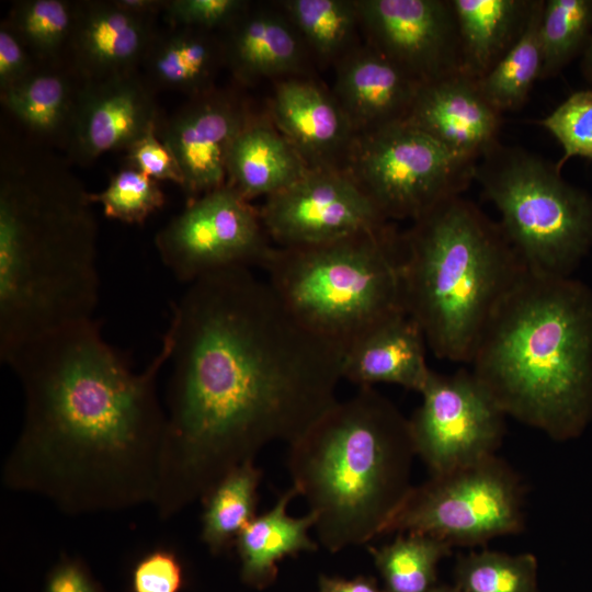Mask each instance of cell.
Segmentation results:
<instances>
[{"label":"cell","mask_w":592,"mask_h":592,"mask_svg":"<svg viewBox=\"0 0 592 592\" xmlns=\"http://www.w3.org/2000/svg\"><path fill=\"white\" fill-rule=\"evenodd\" d=\"M171 375L152 503L172 517L273 442L291 444L338 399L343 351L301 326L265 278L232 267L171 305Z\"/></svg>","instance_id":"6da1fadb"},{"label":"cell","mask_w":592,"mask_h":592,"mask_svg":"<svg viewBox=\"0 0 592 592\" xmlns=\"http://www.w3.org/2000/svg\"><path fill=\"white\" fill-rule=\"evenodd\" d=\"M170 342L141 372L95 318L52 332L5 363L23 391L20 433L2 468L12 491L70 515L115 512L157 496L167 414L157 390Z\"/></svg>","instance_id":"7a4b0ae2"},{"label":"cell","mask_w":592,"mask_h":592,"mask_svg":"<svg viewBox=\"0 0 592 592\" xmlns=\"http://www.w3.org/2000/svg\"><path fill=\"white\" fill-rule=\"evenodd\" d=\"M0 177V358L94 318L98 225L89 192L54 160L5 155Z\"/></svg>","instance_id":"3957f363"},{"label":"cell","mask_w":592,"mask_h":592,"mask_svg":"<svg viewBox=\"0 0 592 592\" xmlns=\"http://www.w3.org/2000/svg\"><path fill=\"white\" fill-rule=\"evenodd\" d=\"M469 364L506 415L557 441L579 437L592 421V289L525 271Z\"/></svg>","instance_id":"277c9868"},{"label":"cell","mask_w":592,"mask_h":592,"mask_svg":"<svg viewBox=\"0 0 592 592\" xmlns=\"http://www.w3.org/2000/svg\"><path fill=\"white\" fill-rule=\"evenodd\" d=\"M409 419L374 387L337 400L288 444L287 468L331 553L384 531L410 490Z\"/></svg>","instance_id":"5b68a950"},{"label":"cell","mask_w":592,"mask_h":592,"mask_svg":"<svg viewBox=\"0 0 592 592\" xmlns=\"http://www.w3.org/2000/svg\"><path fill=\"white\" fill-rule=\"evenodd\" d=\"M525 271L500 224L462 195L401 235L403 308L437 358L470 363L494 309Z\"/></svg>","instance_id":"8992f818"},{"label":"cell","mask_w":592,"mask_h":592,"mask_svg":"<svg viewBox=\"0 0 592 592\" xmlns=\"http://www.w3.org/2000/svg\"><path fill=\"white\" fill-rule=\"evenodd\" d=\"M261 270L288 312L342 351L405 311L401 235L390 225L319 246L273 247Z\"/></svg>","instance_id":"52a82bcc"},{"label":"cell","mask_w":592,"mask_h":592,"mask_svg":"<svg viewBox=\"0 0 592 592\" xmlns=\"http://www.w3.org/2000/svg\"><path fill=\"white\" fill-rule=\"evenodd\" d=\"M474 180L526 271L568 277L592 250V196L556 163L498 141L477 160Z\"/></svg>","instance_id":"ba28073f"},{"label":"cell","mask_w":592,"mask_h":592,"mask_svg":"<svg viewBox=\"0 0 592 592\" xmlns=\"http://www.w3.org/2000/svg\"><path fill=\"white\" fill-rule=\"evenodd\" d=\"M476 162L405 121L361 133L349 173L388 221H413L462 195L474 180Z\"/></svg>","instance_id":"9c48e42d"},{"label":"cell","mask_w":592,"mask_h":592,"mask_svg":"<svg viewBox=\"0 0 592 592\" xmlns=\"http://www.w3.org/2000/svg\"><path fill=\"white\" fill-rule=\"evenodd\" d=\"M522 527L520 481L492 455L412 487L384 534L418 533L471 546Z\"/></svg>","instance_id":"30bf717a"},{"label":"cell","mask_w":592,"mask_h":592,"mask_svg":"<svg viewBox=\"0 0 592 592\" xmlns=\"http://www.w3.org/2000/svg\"><path fill=\"white\" fill-rule=\"evenodd\" d=\"M163 265L182 283L232 269H262L274 246L260 212L228 184L187 202L155 237Z\"/></svg>","instance_id":"8fae6325"},{"label":"cell","mask_w":592,"mask_h":592,"mask_svg":"<svg viewBox=\"0 0 592 592\" xmlns=\"http://www.w3.org/2000/svg\"><path fill=\"white\" fill-rule=\"evenodd\" d=\"M421 405L409 418L415 454L432 475L448 473L493 455L506 414L473 371L431 373Z\"/></svg>","instance_id":"7c38bea8"},{"label":"cell","mask_w":592,"mask_h":592,"mask_svg":"<svg viewBox=\"0 0 592 592\" xmlns=\"http://www.w3.org/2000/svg\"><path fill=\"white\" fill-rule=\"evenodd\" d=\"M264 229L275 247L330 243L385 229L390 224L349 172L310 168L260 208Z\"/></svg>","instance_id":"4fadbf2b"},{"label":"cell","mask_w":592,"mask_h":592,"mask_svg":"<svg viewBox=\"0 0 592 592\" xmlns=\"http://www.w3.org/2000/svg\"><path fill=\"white\" fill-rule=\"evenodd\" d=\"M369 46L421 84L463 72L452 0H357Z\"/></svg>","instance_id":"5bb4252c"},{"label":"cell","mask_w":592,"mask_h":592,"mask_svg":"<svg viewBox=\"0 0 592 592\" xmlns=\"http://www.w3.org/2000/svg\"><path fill=\"white\" fill-rule=\"evenodd\" d=\"M158 124L152 87L137 71L82 80L65 146L73 161L84 164L127 149Z\"/></svg>","instance_id":"9a60e30c"},{"label":"cell","mask_w":592,"mask_h":592,"mask_svg":"<svg viewBox=\"0 0 592 592\" xmlns=\"http://www.w3.org/2000/svg\"><path fill=\"white\" fill-rule=\"evenodd\" d=\"M249 119L237 101L213 89L158 124L157 134L174 155L190 200L226 184L230 147Z\"/></svg>","instance_id":"2e32d148"},{"label":"cell","mask_w":592,"mask_h":592,"mask_svg":"<svg viewBox=\"0 0 592 592\" xmlns=\"http://www.w3.org/2000/svg\"><path fill=\"white\" fill-rule=\"evenodd\" d=\"M499 113L464 72L421 84L406 122L454 153L477 161L498 143Z\"/></svg>","instance_id":"e0dca14e"},{"label":"cell","mask_w":592,"mask_h":592,"mask_svg":"<svg viewBox=\"0 0 592 592\" xmlns=\"http://www.w3.org/2000/svg\"><path fill=\"white\" fill-rule=\"evenodd\" d=\"M151 20L113 1L77 4L69 45L71 68L83 81L136 71L156 34Z\"/></svg>","instance_id":"ac0fdd59"},{"label":"cell","mask_w":592,"mask_h":592,"mask_svg":"<svg viewBox=\"0 0 592 592\" xmlns=\"http://www.w3.org/2000/svg\"><path fill=\"white\" fill-rule=\"evenodd\" d=\"M421 83L372 46L349 52L337 71L335 99L353 128L366 133L405 122Z\"/></svg>","instance_id":"d6986e66"},{"label":"cell","mask_w":592,"mask_h":592,"mask_svg":"<svg viewBox=\"0 0 592 592\" xmlns=\"http://www.w3.org/2000/svg\"><path fill=\"white\" fill-rule=\"evenodd\" d=\"M425 335L406 311L377 323L343 350L342 379L360 387L395 384L421 392L432 369Z\"/></svg>","instance_id":"ffe728a7"},{"label":"cell","mask_w":592,"mask_h":592,"mask_svg":"<svg viewBox=\"0 0 592 592\" xmlns=\"http://www.w3.org/2000/svg\"><path fill=\"white\" fill-rule=\"evenodd\" d=\"M281 134L309 167H333L330 159L352 145L353 125L334 96L310 80L281 81L272 99Z\"/></svg>","instance_id":"44dd1931"},{"label":"cell","mask_w":592,"mask_h":592,"mask_svg":"<svg viewBox=\"0 0 592 592\" xmlns=\"http://www.w3.org/2000/svg\"><path fill=\"white\" fill-rule=\"evenodd\" d=\"M227 29L225 61L240 80L285 76L303 65L305 43L282 10L248 7Z\"/></svg>","instance_id":"7402d4cb"},{"label":"cell","mask_w":592,"mask_h":592,"mask_svg":"<svg viewBox=\"0 0 592 592\" xmlns=\"http://www.w3.org/2000/svg\"><path fill=\"white\" fill-rule=\"evenodd\" d=\"M310 168L275 128L249 119L230 147L226 184L250 202L285 190Z\"/></svg>","instance_id":"603a6c76"},{"label":"cell","mask_w":592,"mask_h":592,"mask_svg":"<svg viewBox=\"0 0 592 592\" xmlns=\"http://www.w3.org/2000/svg\"><path fill=\"white\" fill-rule=\"evenodd\" d=\"M298 496L295 487L286 490L274 506L257 515L238 535L235 546L240 560V578L247 585L262 590L277 576V562L301 551L317 550L308 536L316 525L312 512L295 519L287 514L289 502Z\"/></svg>","instance_id":"cb8c5ba5"},{"label":"cell","mask_w":592,"mask_h":592,"mask_svg":"<svg viewBox=\"0 0 592 592\" xmlns=\"http://www.w3.org/2000/svg\"><path fill=\"white\" fill-rule=\"evenodd\" d=\"M536 0H452L457 20L463 72L479 79L524 32Z\"/></svg>","instance_id":"d4e9b609"},{"label":"cell","mask_w":592,"mask_h":592,"mask_svg":"<svg viewBox=\"0 0 592 592\" xmlns=\"http://www.w3.org/2000/svg\"><path fill=\"white\" fill-rule=\"evenodd\" d=\"M221 60L223 43L212 31L170 26L156 32L143 64L152 88L193 98L214 89L213 80Z\"/></svg>","instance_id":"484cf974"},{"label":"cell","mask_w":592,"mask_h":592,"mask_svg":"<svg viewBox=\"0 0 592 592\" xmlns=\"http://www.w3.org/2000/svg\"><path fill=\"white\" fill-rule=\"evenodd\" d=\"M81 83L72 68H35L1 91V102L33 135L66 145Z\"/></svg>","instance_id":"4316f807"},{"label":"cell","mask_w":592,"mask_h":592,"mask_svg":"<svg viewBox=\"0 0 592 592\" xmlns=\"http://www.w3.org/2000/svg\"><path fill=\"white\" fill-rule=\"evenodd\" d=\"M262 470L246 463L215 485L203 503L201 537L218 555L235 545L241 531L257 516L258 487Z\"/></svg>","instance_id":"83f0119b"},{"label":"cell","mask_w":592,"mask_h":592,"mask_svg":"<svg viewBox=\"0 0 592 592\" xmlns=\"http://www.w3.org/2000/svg\"><path fill=\"white\" fill-rule=\"evenodd\" d=\"M544 0H536L528 23L511 49L483 77L476 79L486 100L499 112L515 111L540 79L539 23Z\"/></svg>","instance_id":"f1b7e54d"},{"label":"cell","mask_w":592,"mask_h":592,"mask_svg":"<svg viewBox=\"0 0 592 592\" xmlns=\"http://www.w3.org/2000/svg\"><path fill=\"white\" fill-rule=\"evenodd\" d=\"M384 581V592H429L436 584L439 562L452 545L434 536L403 533L390 544L369 547Z\"/></svg>","instance_id":"f546056e"},{"label":"cell","mask_w":592,"mask_h":592,"mask_svg":"<svg viewBox=\"0 0 592 592\" xmlns=\"http://www.w3.org/2000/svg\"><path fill=\"white\" fill-rule=\"evenodd\" d=\"M278 7L318 56L331 59L348 54L360 25L355 1L283 0Z\"/></svg>","instance_id":"4dcf8cb0"},{"label":"cell","mask_w":592,"mask_h":592,"mask_svg":"<svg viewBox=\"0 0 592 592\" xmlns=\"http://www.w3.org/2000/svg\"><path fill=\"white\" fill-rule=\"evenodd\" d=\"M592 34V0H544L539 23L540 79L581 57Z\"/></svg>","instance_id":"1f68e13d"},{"label":"cell","mask_w":592,"mask_h":592,"mask_svg":"<svg viewBox=\"0 0 592 592\" xmlns=\"http://www.w3.org/2000/svg\"><path fill=\"white\" fill-rule=\"evenodd\" d=\"M77 15V4L64 0H25L16 2L5 21L32 56L56 62L69 49Z\"/></svg>","instance_id":"d6a6232c"},{"label":"cell","mask_w":592,"mask_h":592,"mask_svg":"<svg viewBox=\"0 0 592 592\" xmlns=\"http://www.w3.org/2000/svg\"><path fill=\"white\" fill-rule=\"evenodd\" d=\"M455 585L460 592H537V560L531 554L470 553L456 563Z\"/></svg>","instance_id":"836d02e7"},{"label":"cell","mask_w":592,"mask_h":592,"mask_svg":"<svg viewBox=\"0 0 592 592\" xmlns=\"http://www.w3.org/2000/svg\"><path fill=\"white\" fill-rule=\"evenodd\" d=\"M90 201L103 206L107 218L141 225L161 209L166 196L159 182L129 166L115 173L99 193H89Z\"/></svg>","instance_id":"e575fe53"},{"label":"cell","mask_w":592,"mask_h":592,"mask_svg":"<svg viewBox=\"0 0 592 592\" xmlns=\"http://www.w3.org/2000/svg\"><path fill=\"white\" fill-rule=\"evenodd\" d=\"M539 124L563 149V157L556 163L559 170L572 157L592 160V89L572 92Z\"/></svg>","instance_id":"d590c367"},{"label":"cell","mask_w":592,"mask_h":592,"mask_svg":"<svg viewBox=\"0 0 592 592\" xmlns=\"http://www.w3.org/2000/svg\"><path fill=\"white\" fill-rule=\"evenodd\" d=\"M248 7L243 0H170L163 12L170 26L213 31L231 25Z\"/></svg>","instance_id":"8d00e7d4"},{"label":"cell","mask_w":592,"mask_h":592,"mask_svg":"<svg viewBox=\"0 0 592 592\" xmlns=\"http://www.w3.org/2000/svg\"><path fill=\"white\" fill-rule=\"evenodd\" d=\"M183 581L180 559L166 548L147 553L137 561L132 573L133 592H180Z\"/></svg>","instance_id":"74e56055"},{"label":"cell","mask_w":592,"mask_h":592,"mask_svg":"<svg viewBox=\"0 0 592 592\" xmlns=\"http://www.w3.org/2000/svg\"><path fill=\"white\" fill-rule=\"evenodd\" d=\"M157 127L138 138L127 150V166L156 181H170L182 187L183 175L170 148L160 139Z\"/></svg>","instance_id":"f35d334b"},{"label":"cell","mask_w":592,"mask_h":592,"mask_svg":"<svg viewBox=\"0 0 592 592\" xmlns=\"http://www.w3.org/2000/svg\"><path fill=\"white\" fill-rule=\"evenodd\" d=\"M32 55L20 37L4 21L0 26V91H3L24 78L36 67Z\"/></svg>","instance_id":"ab89813d"},{"label":"cell","mask_w":592,"mask_h":592,"mask_svg":"<svg viewBox=\"0 0 592 592\" xmlns=\"http://www.w3.org/2000/svg\"><path fill=\"white\" fill-rule=\"evenodd\" d=\"M44 592H102L82 560L62 556L49 570Z\"/></svg>","instance_id":"60d3db41"},{"label":"cell","mask_w":592,"mask_h":592,"mask_svg":"<svg viewBox=\"0 0 592 592\" xmlns=\"http://www.w3.org/2000/svg\"><path fill=\"white\" fill-rule=\"evenodd\" d=\"M319 592H384L375 578L357 576L353 579L321 574L318 580Z\"/></svg>","instance_id":"b9f144b4"},{"label":"cell","mask_w":592,"mask_h":592,"mask_svg":"<svg viewBox=\"0 0 592 592\" xmlns=\"http://www.w3.org/2000/svg\"><path fill=\"white\" fill-rule=\"evenodd\" d=\"M121 9L139 15L152 18L153 14L164 9L167 1L161 0H113Z\"/></svg>","instance_id":"7bdbcfd3"},{"label":"cell","mask_w":592,"mask_h":592,"mask_svg":"<svg viewBox=\"0 0 592 592\" xmlns=\"http://www.w3.org/2000/svg\"><path fill=\"white\" fill-rule=\"evenodd\" d=\"M580 69L584 79L592 86V34L580 57Z\"/></svg>","instance_id":"ee69618b"},{"label":"cell","mask_w":592,"mask_h":592,"mask_svg":"<svg viewBox=\"0 0 592 592\" xmlns=\"http://www.w3.org/2000/svg\"><path fill=\"white\" fill-rule=\"evenodd\" d=\"M429 592H460V591L454 584V585H435Z\"/></svg>","instance_id":"f6af8a7d"}]
</instances>
